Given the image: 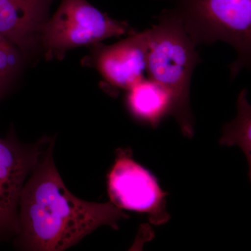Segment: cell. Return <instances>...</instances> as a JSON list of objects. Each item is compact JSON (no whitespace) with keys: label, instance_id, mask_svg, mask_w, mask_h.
Segmentation results:
<instances>
[{"label":"cell","instance_id":"cell-1","mask_svg":"<svg viewBox=\"0 0 251 251\" xmlns=\"http://www.w3.org/2000/svg\"><path fill=\"white\" fill-rule=\"evenodd\" d=\"M50 142L23 186L18 205V243L26 250L62 251L100 226L117 228L128 218L112 202L83 201L73 195L59 175Z\"/></svg>","mask_w":251,"mask_h":251},{"label":"cell","instance_id":"cell-6","mask_svg":"<svg viewBox=\"0 0 251 251\" xmlns=\"http://www.w3.org/2000/svg\"><path fill=\"white\" fill-rule=\"evenodd\" d=\"M44 143H21L11 132L0 138V241L17 232L21 191L44 153Z\"/></svg>","mask_w":251,"mask_h":251},{"label":"cell","instance_id":"cell-8","mask_svg":"<svg viewBox=\"0 0 251 251\" xmlns=\"http://www.w3.org/2000/svg\"><path fill=\"white\" fill-rule=\"evenodd\" d=\"M54 0H0V34L28 52L39 39Z\"/></svg>","mask_w":251,"mask_h":251},{"label":"cell","instance_id":"cell-7","mask_svg":"<svg viewBox=\"0 0 251 251\" xmlns=\"http://www.w3.org/2000/svg\"><path fill=\"white\" fill-rule=\"evenodd\" d=\"M148 29L112 45L92 46L90 64L110 87L128 90L145 78L148 66Z\"/></svg>","mask_w":251,"mask_h":251},{"label":"cell","instance_id":"cell-9","mask_svg":"<svg viewBox=\"0 0 251 251\" xmlns=\"http://www.w3.org/2000/svg\"><path fill=\"white\" fill-rule=\"evenodd\" d=\"M126 103L138 121L156 127L168 115H173V99L164 87L145 77L126 90Z\"/></svg>","mask_w":251,"mask_h":251},{"label":"cell","instance_id":"cell-10","mask_svg":"<svg viewBox=\"0 0 251 251\" xmlns=\"http://www.w3.org/2000/svg\"><path fill=\"white\" fill-rule=\"evenodd\" d=\"M247 91L243 90L238 97L237 115L234 120L225 126L222 145H237L245 153L251 166V108L247 99Z\"/></svg>","mask_w":251,"mask_h":251},{"label":"cell","instance_id":"cell-5","mask_svg":"<svg viewBox=\"0 0 251 251\" xmlns=\"http://www.w3.org/2000/svg\"><path fill=\"white\" fill-rule=\"evenodd\" d=\"M108 190L111 202L120 209L146 213L156 225L169 217L165 207L166 193L130 152L120 150L117 153L108 176Z\"/></svg>","mask_w":251,"mask_h":251},{"label":"cell","instance_id":"cell-3","mask_svg":"<svg viewBox=\"0 0 251 251\" xmlns=\"http://www.w3.org/2000/svg\"><path fill=\"white\" fill-rule=\"evenodd\" d=\"M196 46L223 41L234 48V78L251 59V0H175L171 9Z\"/></svg>","mask_w":251,"mask_h":251},{"label":"cell","instance_id":"cell-4","mask_svg":"<svg viewBox=\"0 0 251 251\" xmlns=\"http://www.w3.org/2000/svg\"><path fill=\"white\" fill-rule=\"evenodd\" d=\"M135 32L128 23L110 18L87 0H62L52 18L43 24L39 39L46 56L57 58L68 50Z\"/></svg>","mask_w":251,"mask_h":251},{"label":"cell","instance_id":"cell-11","mask_svg":"<svg viewBox=\"0 0 251 251\" xmlns=\"http://www.w3.org/2000/svg\"><path fill=\"white\" fill-rule=\"evenodd\" d=\"M23 52L0 34V99L22 66Z\"/></svg>","mask_w":251,"mask_h":251},{"label":"cell","instance_id":"cell-2","mask_svg":"<svg viewBox=\"0 0 251 251\" xmlns=\"http://www.w3.org/2000/svg\"><path fill=\"white\" fill-rule=\"evenodd\" d=\"M148 29L147 74L164 87L173 99V115L186 136L192 137L193 118L190 108V87L195 68L201 62L196 46L171 9L157 17Z\"/></svg>","mask_w":251,"mask_h":251}]
</instances>
